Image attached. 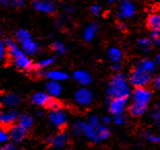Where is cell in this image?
<instances>
[{"label":"cell","mask_w":160,"mask_h":150,"mask_svg":"<svg viewBox=\"0 0 160 150\" xmlns=\"http://www.w3.org/2000/svg\"><path fill=\"white\" fill-rule=\"evenodd\" d=\"M130 87L125 74H116L112 78L108 88V96L112 99H127L130 95Z\"/></svg>","instance_id":"obj_1"},{"label":"cell","mask_w":160,"mask_h":150,"mask_svg":"<svg viewBox=\"0 0 160 150\" xmlns=\"http://www.w3.org/2000/svg\"><path fill=\"white\" fill-rule=\"evenodd\" d=\"M15 37L20 44L22 45V49L27 54H34L38 52L39 46L34 40L32 39V36L27 30L20 29L16 32Z\"/></svg>","instance_id":"obj_2"},{"label":"cell","mask_w":160,"mask_h":150,"mask_svg":"<svg viewBox=\"0 0 160 150\" xmlns=\"http://www.w3.org/2000/svg\"><path fill=\"white\" fill-rule=\"evenodd\" d=\"M72 133L74 136L79 137L81 135H84L85 137L92 140L94 143H99L100 139L98 138L97 135V129H94L89 122H84V121H78L73 124Z\"/></svg>","instance_id":"obj_3"},{"label":"cell","mask_w":160,"mask_h":150,"mask_svg":"<svg viewBox=\"0 0 160 150\" xmlns=\"http://www.w3.org/2000/svg\"><path fill=\"white\" fill-rule=\"evenodd\" d=\"M151 74L146 72L144 69L137 65L133 71L130 74L129 77V82L137 88L138 87H146L148 84L151 82Z\"/></svg>","instance_id":"obj_4"},{"label":"cell","mask_w":160,"mask_h":150,"mask_svg":"<svg viewBox=\"0 0 160 150\" xmlns=\"http://www.w3.org/2000/svg\"><path fill=\"white\" fill-rule=\"evenodd\" d=\"M74 102L81 107H88L93 102V94L90 90L86 87H82L78 90L74 94Z\"/></svg>","instance_id":"obj_5"},{"label":"cell","mask_w":160,"mask_h":150,"mask_svg":"<svg viewBox=\"0 0 160 150\" xmlns=\"http://www.w3.org/2000/svg\"><path fill=\"white\" fill-rule=\"evenodd\" d=\"M151 99H152V93L146 87L135 88L133 91V103L148 107V104L150 103Z\"/></svg>","instance_id":"obj_6"},{"label":"cell","mask_w":160,"mask_h":150,"mask_svg":"<svg viewBox=\"0 0 160 150\" xmlns=\"http://www.w3.org/2000/svg\"><path fill=\"white\" fill-rule=\"evenodd\" d=\"M49 119H50V122L54 125V127L62 128L63 125L66 124L67 115L62 109L58 108V109H55V110H52L50 112Z\"/></svg>","instance_id":"obj_7"},{"label":"cell","mask_w":160,"mask_h":150,"mask_svg":"<svg viewBox=\"0 0 160 150\" xmlns=\"http://www.w3.org/2000/svg\"><path fill=\"white\" fill-rule=\"evenodd\" d=\"M33 7L36 11L43 13H53L55 12V3L51 0H35L33 2Z\"/></svg>","instance_id":"obj_8"},{"label":"cell","mask_w":160,"mask_h":150,"mask_svg":"<svg viewBox=\"0 0 160 150\" xmlns=\"http://www.w3.org/2000/svg\"><path fill=\"white\" fill-rule=\"evenodd\" d=\"M127 105V99H113L110 103V112L114 115L123 114Z\"/></svg>","instance_id":"obj_9"},{"label":"cell","mask_w":160,"mask_h":150,"mask_svg":"<svg viewBox=\"0 0 160 150\" xmlns=\"http://www.w3.org/2000/svg\"><path fill=\"white\" fill-rule=\"evenodd\" d=\"M135 12V6L131 1L129 0H124L123 2L121 3L120 6V12H119V18H130L134 15Z\"/></svg>","instance_id":"obj_10"},{"label":"cell","mask_w":160,"mask_h":150,"mask_svg":"<svg viewBox=\"0 0 160 150\" xmlns=\"http://www.w3.org/2000/svg\"><path fill=\"white\" fill-rule=\"evenodd\" d=\"M9 136H11V139L13 142L19 143L23 141L26 137V129L22 128L21 125H12L9 129Z\"/></svg>","instance_id":"obj_11"},{"label":"cell","mask_w":160,"mask_h":150,"mask_svg":"<svg viewBox=\"0 0 160 150\" xmlns=\"http://www.w3.org/2000/svg\"><path fill=\"white\" fill-rule=\"evenodd\" d=\"M21 102V98H20L19 95L13 94V93H9L6 94L2 97V104L3 106L8 107V108H15L20 104Z\"/></svg>","instance_id":"obj_12"},{"label":"cell","mask_w":160,"mask_h":150,"mask_svg":"<svg viewBox=\"0 0 160 150\" xmlns=\"http://www.w3.org/2000/svg\"><path fill=\"white\" fill-rule=\"evenodd\" d=\"M72 76L74 78V80H76L77 82H79L81 86H88V84H90L92 81V76L84 70L76 71Z\"/></svg>","instance_id":"obj_13"},{"label":"cell","mask_w":160,"mask_h":150,"mask_svg":"<svg viewBox=\"0 0 160 150\" xmlns=\"http://www.w3.org/2000/svg\"><path fill=\"white\" fill-rule=\"evenodd\" d=\"M17 119H18V113L15 110L5 111L0 116V121H1L3 127H8V125L12 124Z\"/></svg>","instance_id":"obj_14"},{"label":"cell","mask_w":160,"mask_h":150,"mask_svg":"<svg viewBox=\"0 0 160 150\" xmlns=\"http://www.w3.org/2000/svg\"><path fill=\"white\" fill-rule=\"evenodd\" d=\"M13 64H15L16 67H18L19 69H21V70H29V69H31V67H32L31 60H30L25 54L18 58H16V59H13Z\"/></svg>","instance_id":"obj_15"},{"label":"cell","mask_w":160,"mask_h":150,"mask_svg":"<svg viewBox=\"0 0 160 150\" xmlns=\"http://www.w3.org/2000/svg\"><path fill=\"white\" fill-rule=\"evenodd\" d=\"M46 90L47 94L50 95L51 97H59L62 93V87H61L60 82H57V81L50 80L46 84Z\"/></svg>","instance_id":"obj_16"},{"label":"cell","mask_w":160,"mask_h":150,"mask_svg":"<svg viewBox=\"0 0 160 150\" xmlns=\"http://www.w3.org/2000/svg\"><path fill=\"white\" fill-rule=\"evenodd\" d=\"M50 98L49 95L46 93H42V91H38V93H35L33 96L31 97V102L33 104H35L36 106H47L48 102H49Z\"/></svg>","instance_id":"obj_17"},{"label":"cell","mask_w":160,"mask_h":150,"mask_svg":"<svg viewBox=\"0 0 160 150\" xmlns=\"http://www.w3.org/2000/svg\"><path fill=\"white\" fill-rule=\"evenodd\" d=\"M6 45H8V54L12 59H16L20 56L24 54L23 49H21L20 47L17 45L16 42H13L12 39H8L6 40Z\"/></svg>","instance_id":"obj_18"},{"label":"cell","mask_w":160,"mask_h":150,"mask_svg":"<svg viewBox=\"0 0 160 150\" xmlns=\"http://www.w3.org/2000/svg\"><path fill=\"white\" fill-rule=\"evenodd\" d=\"M147 25L150 29L153 30V32H160V15L154 13L150 16L147 20Z\"/></svg>","instance_id":"obj_19"},{"label":"cell","mask_w":160,"mask_h":150,"mask_svg":"<svg viewBox=\"0 0 160 150\" xmlns=\"http://www.w3.org/2000/svg\"><path fill=\"white\" fill-rule=\"evenodd\" d=\"M98 31V25L95 23H92L90 25H88L86 27V29H85L84 31V39L86 40V41H91L92 39L94 38L95 35H96V33Z\"/></svg>","instance_id":"obj_20"},{"label":"cell","mask_w":160,"mask_h":150,"mask_svg":"<svg viewBox=\"0 0 160 150\" xmlns=\"http://www.w3.org/2000/svg\"><path fill=\"white\" fill-rule=\"evenodd\" d=\"M46 76L49 78L50 80L60 82V81H63V80L66 79V78H67V74L64 73L63 71H60V70H52V71H49V72H47Z\"/></svg>","instance_id":"obj_21"},{"label":"cell","mask_w":160,"mask_h":150,"mask_svg":"<svg viewBox=\"0 0 160 150\" xmlns=\"http://www.w3.org/2000/svg\"><path fill=\"white\" fill-rule=\"evenodd\" d=\"M67 141H68V136L66 134H63V133H60V134L56 135L53 139V143L54 147L57 149H61L63 147H65V145L67 144Z\"/></svg>","instance_id":"obj_22"},{"label":"cell","mask_w":160,"mask_h":150,"mask_svg":"<svg viewBox=\"0 0 160 150\" xmlns=\"http://www.w3.org/2000/svg\"><path fill=\"white\" fill-rule=\"evenodd\" d=\"M146 111H147V107L142 106V105L137 104V103H132L130 106H129V113H130L132 116H142V114L146 113Z\"/></svg>","instance_id":"obj_23"},{"label":"cell","mask_w":160,"mask_h":150,"mask_svg":"<svg viewBox=\"0 0 160 150\" xmlns=\"http://www.w3.org/2000/svg\"><path fill=\"white\" fill-rule=\"evenodd\" d=\"M19 124L27 131L33 125V117L29 114H22L19 117Z\"/></svg>","instance_id":"obj_24"},{"label":"cell","mask_w":160,"mask_h":150,"mask_svg":"<svg viewBox=\"0 0 160 150\" xmlns=\"http://www.w3.org/2000/svg\"><path fill=\"white\" fill-rule=\"evenodd\" d=\"M108 57L114 64L120 63V61L122 60V52L119 49H117V47H112V49L108 50Z\"/></svg>","instance_id":"obj_25"},{"label":"cell","mask_w":160,"mask_h":150,"mask_svg":"<svg viewBox=\"0 0 160 150\" xmlns=\"http://www.w3.org/2000/svg\"><path fill=\"white\" fill-rule=\"evenodd\" d=\"M139 67L142 68V69H144L146 72H148V73H153L155 71V67H156V63L155 62H153V61L151 60H148V59H145V60H142L141 63L138 64Z\"/></svg>","instance_id":"obj_26"},{"label":"cell","mask_w":160,"mask_h":150,"mask_svg":"<svg viewBox=\"0 0 160 150\" xmlns=\"http://www.w3.org/2000/svg\"><path fill=\"white\" fill-rule=\"evenodd\" d=\"M138 46L142 52H149L151 49V41L147 38H141L138 40Z\"/></svg>","instance_id":"obj_27"},{"label":"cell","mask_w":160,"mask_h":150,"mask_svg":"<svg viewBox=\"0 0 160 150\" xmlns=\"http://www.w3.org/2000/svg\"><path fill=\"white\" fill-rule=\"evenodd\" d=\"M54 61H55V59L54 58H46V59H42L37 62L36 64V68L37 69H43V68H47L49 67L50 65H52L54 63Z\"/></svg>","instance_id":"obj_28"},{"label":"cell","mask_w":160,"mask_h":150,"mask_svg":"<svg viewBox=\"0 0 160 150\" xmlns=\"http://www.w3.org/2000/svg\"><path fill=\"white\" fill-rule=\"evenodd\" d=\"M145 138L147 141L151 142V143H154V144H160V136L154 134V133H151V132H146L145 134Z\"/></svg>","instance_id":"obj_29"},{"label":"cell","mask_w":160,"mask_h":150,"mask_svg":"<svg viewBox=\"0 0 160 150\" xmlns=\"http://www.w3.org/2000/svg\"><path fill=\"white\" fill-rule=\"evenodd\" d=\"M97 135H98V138L100 139V141H102V140H105L110 137L111 131L105 127H100L97 129Z\"/></svg>","instance_id":"obj_30"},{"label":"cell","mask_w":160,"mask_h":150,"mask_svg":"<svg viewBox=\"0 0 160 150\" xmlns=\"http://www.w3.org/2000/svg\"><path fill=\"white\" fill-rule=\"evenodd\" d=\"M89 124H90L94 129H99V128L101 127V125H100L99 117H98L97 115H95V114L90 115V117H89Z\"/></svg>","instance_id":"obj_31"},{"label":"cell","mask_w":160,"mask_h":150,"mask_svg":"<svg viewBox=\"0 0 160 150\" xmlns=\"http://www.w3.org/2000/svg\"><path fill=\"white\" fill-rule=\"evenodd\" d=\"M53 49L55 50L57 54H65V46H64V44L62 42H60V41L54 42Z\"/></svg>","instance_id":"obj_32"},{"label":"cell","mask_w":160,"mask_h":150,"mask_svg":"<svg viewBox=\"0 0 160 150\" xmlns=\"http://www.w3.org/2000/svg\"><path fill=\"white\" fill-rule=\"evenodd\" d=\"M151 117L152 119H154L156 121V124H157L158 121H160V102L156 104L154 110H153V112L151 113Z\"/></svg>","instance_id":"obj_33"},{"label":"cell","mask_w":160,"mask_h":150,"mask_svg":"<svg viewBox=\"0 0 160 150\" xmlns=\"http://www.w3.org/2000/svg\"><path fill=\"white\" fill-rule=\"evenodd\" d=\"M150 41L154 45H160V32H152L151 36H150Z\"/></svg>","instance_id":"obj_34"},{"label":"cell","mask_w":160,"mask_h":150,"mask_svg":"<svg viewBox=\"0 0 160 150\" xmlns=\"http://www.w3.org/2000/svg\"><path fill=\"white\" fill-rule=\"evenodd\" d=\"M6 53L8 54L6 42L5 41H1V42H0V59H1L2 61H4L5 56H6Z\"/></svg>","instance_id":"obj_35"},{"label":"cell","mask_w":160,"mask_h":150,"mask_svg":"<svg viewBox=\"0 0 160 150\" xmlns=\"http://www.w3.org/2000/svg\"><path fill=\"white\" fill-rule=\"evenodd\" d=\"M11 138V136H9V132L6 131L5 129H2L1 131H0V141L2 143H6L8 141V139Z\"/></svg>","instance_id":"obj_36"},{"label":"cell","mask_w":160,"mask_h":150,"mask_svg":"<svg viewBox=\"0 0 160 150\" xmlns=\"http://www.w3.org/2000/svg\"><path fill=\"white\" fill-rule=\"evenodd\" d=\"M46 107L49 108L50 110H55V109L59 108V104H58V102L56 100H54V99H50Z\"/></svg>","instance_id":"obj_37"},{"label":"cell","mask_w":160,"mask_h":150,"mask_svg":"<svg viewBox=\"0 0 160 150\" xmlns=\"http://www.w3.org/2000/svg\"><path fill=\"white\" fill-rule=\"evenodd\" d=\"M125 121V117L123 116V114H119V115H115L114 116V122L116 124H123Z\"/></svg>","instance_id":"obj_38"},{"label":"cell","mask_w":160,"mask_h":150,"mask_svg":"<svg viewBox=\"0 0 160 150\" xmlns=\"http://www.w3.org/2000/svg\"><path fill=\"white\" fill-rule=\"evenodd\" d=\"M90 12L93 16H99L101 13V8L99 5H93L90 8Z\"/></svg>","instance_id":"obj_39"},{"label":"cell","mask_w":160,"mask_h":150,"mask_svg":"<svg viewBox=\"0 0 160 150\" xmlns=\"http://www.w3.org/2000/svg\"><path fill=\"white\" fill-rule=\"evenodd\" d=\"M153 86H154L155 88L160 91V75L154 77V79H153Z\"/></svg>","instance_id":"obj_40"},{"label":"cell","mask_w":160,"mask_h":150,"mask_svg":"<svg viewBox=\"0 0 160 150\" xmlns=\"http://www.w3.org/2000/svg\"><path fill=\"white\" fill-rule=\"evenodd\" d=\"M3 148L5 150H18V148H17V146L15 144H5L3 146Z\"/></svg>","instance_id":"obj_41"},{"label":"cell","mask_w":160,"mask_h":150,"mask_svg":"<svg viewBox=\"0 0 160 150\" xmlns=\"http://www.w3.org/2000/svg\"><path fill=\"white\" fill-rule=\"evenodd\" d=\"M111 122H112V118H111L110 116H104V117L102 118V124H103L104 125L110 124Z\"/></svg>","instance_id":"obj_42"},{"label":"cell","mask_w":160,"mask_h":150,"mask_svg":"<svg viewBox=\"0 0 160 150\" xmlns=\"http://www.w3.org/2000/svg\"><path fill=\"white\" fill-rule=\"evenodd\" d=\"M11 1L17 6H21V5H23V3H24L25 0H11Z\"/></svg>","instance_id":"obj_43"},{"label":"cell","mask_w":160,"mask_h":150,"mask_svg":"<svg viewBox=\"0 0 160 150\" xmlns=\"http://www.w3.org/2000/svg\"><path fill=\"white\" fill-rule=\"evenodd\" d=\"M112 69L115 70V71H119L121 69V64L120 63H115L113 64V66H112Z\"/></svg>","instance_id":"obj_44"},{"label":"cell","mask_w":160,"mask_h":150,"mask_svg":"<svg viewBox=\"0 0 160 150\" xmlns=\"http://www.w3.org/2000/svg\"><path fill=\"white\" fill-rule=\"evenodd\" d=\"M9 1H11V0H0V2L2 3L3 5H8L9 4Z\"/></svg>","instance_id":"obj_45"},{"label":"cell","mask_w":160,"mask_h":150,"mask_svg":"<svg viewBox=\"0 0 160 150\" xmlns=\"http://www.w3.org/2000/svg\"><path fill=\"white\" fill-rule=\"evenodd\" d=\"M155 63L156 64H160V54H158V56L155 58Z\"/></svg>","instance_id":"obj_46"},{"label":"cell","mask_w":160,"mask_h":150,"mask_svg":"<svg viewBox=\"0 0 160 150\" xmlns=\"http://www.w3.org/2000/svg\"><path fill=\"white\" fill-rule=\"evenodd\" d=\"M119 27L121 28V30H125V28H126V26L123 25V24H119Z\"/></svg>","instance_id":"obj_47"},{"label":"cell","mask_w":160,"mask_h":150,"mask_svg":"<svg viewBox=\"0 0 160 150\" xmlns=\"http://www.w3.org/2000/svg\"><path fill=\"white\" fill-rule=\"evenodd\" d=\"M108 2L110 3H114V2H117V1H119V0H108Z\"/></svg>","instance_id":"obj_48"},{"label":"cell","mask_w":160,"mask_h":150,"mask_svg":"<svg viewBox=\"0 0 160 150\" xmlns=\"http://www.w3.org/2000/svg\"><path fill=\"white\" fill-rule=\"evenodd\" d=\"M40 115H42V112H38L37 113V116H40Z\"/></svg>","instance_id":"obj_49"},{"label":"cell","mask_w":160,"mask_h":150,"mask_svg":"<svg viewBox=\"0 0 160 150\" xmlns=\"http://www.w3.org/2000/svg\"><path fill=\"white\" fill-rule=\"evenodd\" d=\"M1 150H5V149H4V148H2V149H1Z\"/></svg>","instance_id":"obj_50"}]
</instances>
